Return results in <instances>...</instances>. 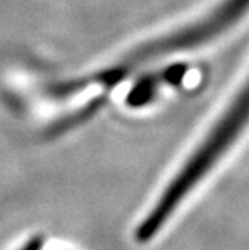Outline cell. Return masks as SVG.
I'll use <instances>...</instances> for the list:
<instances>
[{"label": "cell", "mask_w": 249, "mask_h": 250, "mask_svg": "<svg viewBox=\"0 0 249 250\" xmlns=\"http://www.w3.org/2000/svg\"><path fill=\"white\" fill-rule=\"evenodd\" d=\"M249 125V76L241 89L230 100L215 123L203 137V142L194 148L188 160L178 169L175 178L168 183L163 194L158 197L136 229V241L141 244L149 242L170 220V216L184 197L214 169L219 162L228 153Z\"/></svg>", "instance_id": "obj_1"}, {"label": "cell", "mask_w": 249, "mask_h": 250, "mask_svg": "<svg viewBox=\"0 0 249 250\" xmlns=\"http://www.w3.org/2000/svg\"><path fill=\"white\" fill-rule=\"evenodd\" d=\"M42 249V239L41 237H34L28 241V244L21 249V250H41Z\"/></svg>", "instance_id": "obj_2"}]
</instances>
